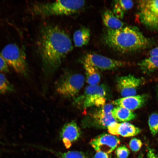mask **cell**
Listing matches in <instances>:
<instances>
[{
  "label": "cell",
  "instance_id": "1",
  "mask_svg": "<svg viewBox=\"0 0 158 158\" xmlns=\"http://www.w3.org/2000/svg\"><path fill=\"white\" fill-rule=\"evenodd\" d=\"M38 50L45 78L52 76L73 49L68 35L59 27L48 25L41 29Z\"/></svg>",
  "mask_w": 158,
  "mask_h": 158
},
{
  "label": "cell",
  "instance_id": "2",
  "mask_svg": "<svg viewBox=\"0 0 158 158\" xmlns=\"http://www.w3.org/2000/svg\"><path fill=\"white\" fill-rule=\"evenodd\" d=\"M104 44L121 54L133 53L148 46L150 40L137 28L126 26L118 29H105L102 35Z\"/></svg>",
  "mask_w": 158,
  "mask_h": 158
},
{
  "label": "cell",
  "instance_id": "3",
  "mask_svg": "<svg viewBox=\"0 0 158 158\" xmlns=\"http://www.w3.org/2000/svg\"><path fill=\"white\" fill-rule=\"evenodd\" d=\"M84 0H58L32 3L28 11L35 16L70 15L78 13L85 6Z\"/></svg>",
  "mask_w": 158,
  "mask_h": 158
},
{
  "label": "cell",
  "instance_id": "4",
  "mask_svg": "<svg viewBox=\"0 0 158 158\" xmlns=\"http://www.w3.org/2000/svg\"><path fill=\"white\" fill-rule=\"evenodd\" d=\"M84 81L85 78L82 75L66 71L56 81L55 90L59 95L64 98L74 97L83 87Z\"/></svg>",
  "mask_w": 158,
  "mask_h": 158
},
{
  "label": "cell",
  "instance_id": "5",
  "mask_svg": "<svg viewBox=\"0 0 158 158\" xmlns=\"http://www.w3.org/2000/svg\"><path fill=\"white\" fill-rule=\"evenodd\" d=\"M1 53L9 67L23 77H28L29 70L26 55L21 47L15 43H10L4 47Z\"/></svg>",
  "mask_w": 158,
  "mask_h": 158
},
{
  "label": "cell",
  "instance_id": "6",
  "mask_svg": "<svg viewBox=\"0 0 158 158\" xmlns=\"http://www.w3.org/2000/svg\"><path fill=\"white\" fill-rule=\"evenodd\" d=\"M106 95L105 89L102 86L89 85L83 94L75 99L73 103L85 109L93 106L102 107L105 105Z\"/></svg>",
  "mask_w": 158,
  "mask_h": 158
},
{
  "label": "cell",
  "instance_id": "7",
  "mask_svg": "<svg viewBox=\"0 0 158 158\" xmlns=\"http://www.w3.org/2000/svg\"><path fill=\"white\" fill-rule=\"evenodd\" d=\"M140 22L150 30H158V0H142L138 2Z\"/></svg>",
  "mask_w": 158,
  "mask_h": 158
},
{
  "label": "cell",
  "instance_id": "8",
  "mask_svg": "<svg viewBox=\"0 0 158 158\" xmlns=\"http://www.w3.org/2000/svg\"><path fill=\"white\" fill-rule=\"evenodd\" d=\"M88 63L99 70H111L129 65L127 62L117 60L96 54L90 53L84 57L83 61Z\"/></svg>",
  "mask_w": 158,
  "mask_h": 158
},
{
  "label": "cell",
  "instance_id": "9",
  "mask_svg": "<svg viewBox=\"0 0 158 158\" xmlns=\"http://www.w3.org/2000/svg\"><path fill=\"white\" fill-rule=\"evenodd\" d=\"M142 80L130 74L120 76L117 79L116 90L123 97L135 95Z\"/></svg>",
  "mask_w": 158,
  "mask_h": 158
},
{
  "label": "cell",
  "instance_id": "10",
  "mask_svg": "<svg viewBox=\"0 0 158 158\" xmlns=\"http://www.w3.org/2000/svg\"><path fill=\"white\" fill-rule=\"evenodd\" d=\"M90 143L97 152H102L110 154L120 144V141L115 135L103 133L91 140Z\"/></svg>",
  "mask_w": 158,
  "mask_h": 158
},
{
  "label": "cell",
  "instance_id": "11",
  "mask_svg": "<svg viewBox=\"0 0 158 158\" xmlns=\"http://www.w3.org/2000/svg\"><path fill=\"white\" fill-rule=\"evenodd\" d=\"M81 130L76 122L72 121L63 125L59 133L60 138L68 149L80 137Z\"/></svg>",
  "mask_w": 158,
  "mask_h": 158
},
{
  "label": "cell",
  "instance_id": "12",
  "mask_svg": "<svg viewBox=\"0 0 158 158\" xmlns=\"http://www.w3.org/2000/svg\"><path fill=\"white\" fill-rule=\"evenodd\" d=\"M108 132L114 135H120L123 137H130L138 135L141 132V129L127 122L118 123L115 122L109 126Z\"/></svg>",
  "mask_w": 158,
  "mask_h": 158
},
{
  "label": "cell",
  "instance_id": "13",
  "mask_svg": "<svg viewBox=\"0 0 158 158\" xmlns=\"http://www.w3.org/2000/svg\"><path fill=\"white\" fill-rule=\"evenodd\" d=\"M113 105L112 104H105L94 114L93 120L97 126L102 128H107L112 123L116 122L112 114Z\"/></svg>",
  "mask_w": 158,
  "mask_h": 158
},
{
  "label": "cell",
  "instance_id": "14",
  "mask_svg": "<svg viewBox=\"0 0 158 158\" xmlns=\"http://www.w3.org/2000/svg\"><path fill=\"white\" fill-rule=\"evenodd\" d=\"M147 96L143 94L120 98L112 102L113 105L123 107L132 111L142 107L146 101Z\"/></svg>",
  "mask_w": 158,
  "mask_h": 158
},
{
  "label": "cell",
  "instance_id": "15",
  "mask_svg": "<svg viewBox=\"0 0 158 158\" xmlns=\"http://www.w3.org/2000/svg\"><path fill=\"white\" fill-rule=\"evenodd\" d=\"M102 18L103 23L107 28L118 29L124 27V23L109 9L104 11L102 14Z\"/></svg>",
  "mask_w": 158,
  "mask_h": 158
},
{
  "label": "cell",
  "instance_id": "16",
  "mask_svg": "<svg viewBox=\"0 0 158 158\" xmlns=\"http://www.w3.org/2000/svg\"><path fill=\"white\" fill-rule=\"evenodd\" d=\"M112 114L116 122H126L134 119L136 117V114L132 111L119 106L113 108Z\"/></svg>",
  "mask_w": 158,
  "mask_h": 158
},
{
  "label": "cell",
  "instance_id": "17",
  "mask_svg": "<svg viewBox=\"0 0 158 158\" xmlns=\"http://www.w3.org/2000/svg\"><path fill=\"white\" fill-rule=\"evenodd\" d=\"M90 32L87 28L83 26L75 32L73 40L75 46L82 47L87 44L90 40Z\"/></svg>",
  "mask_w": 158,
  "mask_h": 158
},
{
  "label": "cell",
  "instance_id": "18",
  "mask_svg": "<svg viewBox=\"0 0 158 158\" xmlns=\"http://www.w3.org/2000/svg\"><path fill=\"white\" fill-rule=\"evenodd\" d=\"M85 71L86 81L89 85H97L100 80L99 70L93 66L83 62Z\"/></svg>",
  "mask_w": 158,
  "mask_h": 158
},
{
  "label": "cell",
  "instance_id": "19",
  "mask_svg": "<svg viewBox=\"0 0 158 158\" xmlns=\"http://www.w3.org/2000/svg\"><path fill=\"white\" fill-rule=\"evenodd\" d=\"M138 65L143 72L149 74L158 69V56H150L141 61Z\"/></svg>",
  "mask_w": 158,
  "mask_h": 158
},
{
  "label": "cell",
  "instance_id": "20",
  "mask_svg": "<svg viewBox=\"0 0 158 158\" xmlns=\"http://www.w3.org/2000/svg\"><path fill=\"white\" fill-rule=\"evenodd\" d=\"M42 148L44 150L52 153L58 158H87L83 152L80 151H72L61 152L46 147H42Z\"/></svg>",
  "mask_w": 158,
  "mask_h": 158
},
{
  "label": "cell",
  "instance_id": "21",
  "mask_svg": "<svg viewBox=\"0 0 158 158\" xmlns=\"http://www.w3.org/2000/svg\"><path fill=\"white\" fill-rule=\"evenodd\" d=\"M15 91L13 85L3 73H0V94L10 93Z\"/></svg>",
  "mask_w": 158,
  "mask_h": 158
},
{
  "label": "cell",
  "instance_id": "22",
  "mask_svg": "<svg viewBox=\"0 0 158 158\" xmlns=\"http://www.w3.org/2000/svg\"><path fill=\"white\" fill-rule=\"evenodd\" d=\"M148 123L151 133L155 135L158 133V114H152L149 117Z\"/></svg>",
  "mask_w": 158,
  "mask_h": 158
},
{
  "label": "cell",
  "instance_id": "23",
  "mask_svg": "<svg viewBox=\"0 0 158 158\" xmlns=\"http://www.w3.org/2000/svg\"><path fill=\"white\" fill-rule=\"evenodd\" d=\"M114 5L118 6L124 12L131 8L133 4L131 0H116L114 1Z\"/></svg>",
  "mask_w": 158,
  "mask_h": 158
},
{
  "label": "cell",
  "instance_id": "24",
  "mask_svg": "<svg viewBox=\"0 0 158 158\" xmlns=\"http://www.w3.org/2000/svg\"><path fill=\"white\" fill-rule=\"evenodd\" d=\"M116 153L118 158H127L130 153L128 149L125 145H122L118 147Z\"/></svg>",
  "mask_w": 158,
  "mask_h": 158
},
{
  "label": "cell",
  "instance_id": "25",
  "mask_svg": "<svg viewBox=\"0 0 158 158\" xmlns=\"http://www.w3.org/2000/svg\"><path fill=\"white\" fill-rule=\"evenodd\" d=\"M142 143L141 140L139 139L133 138L130 140L129 145L132 150L134 152H137L141 147Z\"/></svg>",
  "mask_w": 158,
  "mask_h": 158
},
{
  "label": "cell",
  "instance_id": "26",
  "mask_svg": "<svg viewBox=\"0 0 158 158\" xmlns=\"http://www.w3.org/2000/svg\"><path fill=\"white\" fill-rule=\"evenodd\" d=\"M9 72V67L4 59L0 51V73H8Z\"/></svg>",
  "mask_w": 158,
  "mask_h": 158
},
{
  "label": "cell",
  "instance_id": "27",
  "mask_svg": "<svg viewBox=\"0 0 158 158\" xmlns=\"http://www.w3.org/2000/svg\"><path fill=\"white\" fill-rule=\"evenodd\" d=\"M109 154L102 152H97L94 158H111Z\"/></svg>",
  "mask_w": 158,
  "mask_h": 158
},
{
  "label": "cell",
  "instance_id": "28",
  "mask_svg": "<svg viewBox=\"0 0 158 158\" xmlns=\"http://www.w3.org/2000/svg\"><path fill=\"white\" fill-rule=\"evenodd\" d=\"M147 158H158L157 156L152 150L149 149L147 154Z\"/></svg>",
  "mask_w": 158,
  "mask_h": 158
},
{
  "label": "cell",
  "instance_id": "29",
  "mask_svg": "<svg viewBox=\"0 0 158 158\" xmlns=\"http://www.w3.org/2000/svg\"><path fill=\"white\" fill-rule=\"evenodd\" d=\"M149 54L150 56H158V47L154 48L150 51Z\"/></svg>",
  "mask_w": 158,
  "mask_h": 158
},
{
  "label": "cell",
  "instance_id": "30",
  "mask_svg": "<svg viewBox=\"0 0 158 158\" xmlns=\"http://www.w3.org/2000/svg\"><path fill=\"white\" fill-rule=\"evenodd\" d=\"M143 154L142 152H141L138 155L137 158H143Z\"/></svg>",
  "mask_w": 158,
  "mask_h": 158
},
{
  "label": "cell",
  "instance_id": "31",
  "mask_svg": "<svg viewBox=\"0 0 158 158\" xmlns=\"http://www.w3.org/2000/svg\"></svg>",
  "mask_w": 158,
  "mask_h": 158
}]
</instances>
